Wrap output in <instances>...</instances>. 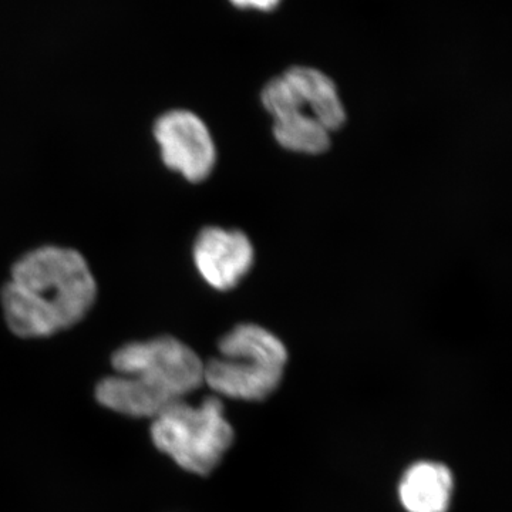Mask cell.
Returning a JSON list of instances; mask_svg holds the SVG:
<instances>
[{
    "label": "cell",
    "instance_id": "6da1fadb",
    "mask_svg": "<svg viewBox=\"0 0 512 512\" xmlns=\"http://www.w3.org/2000/svg\"><path fill=\"white\" fill-rule=\"evenodd\" d=\"M96 296V279L83 255L47 245L13 265L12 278L2 291L3 313L19 338H49L79 323Z\"/></svg>",
    "mask_w": 512,
    "mask_h": 512
},
{
    "label": "cell",
    "instance_id": "7a4b0ae2",
    "mask_svg": "<svg viewBox=\"0 0 512 512\" xmlns=\"http://www.w3.org/2000/svg\"><path fill=\"white\" fill-rule=\"evenodd\" d=\"M218 350L205 363L204 384L220 399L261 403L281 386L289 353L271 330L241 323L222 336Z\"/></svg>",
    "mask_w": 512,
    "mask_h": 512
},
{
    "label": "cell",
    "instance_id": "3957f363",
    "mask_svg": "<svg viewBox=\"0 0 512 512\" xmlns=\"http://www.w3.org/2000/svg\"><path fill=\"white\" fill-rule=\"evenodd\" d=\"M151 439L178 467L205 477L227 456L235 430L225 416L224 402L212 394L197 406L185 400L171 404L153 420Z\"/></svg>",
    "mask_w": 512,
    "mask_h": 512
},
{
    "label": "cell",
    "instance_id": "277c9868",
    "mask_svg": "<svg viewBox=\"0 0 512 512\" xmlns=\"http://www.w3.org/2000/svg\"><path fill=\"white\" fill-rule=\"evenodd\" d=\"M117 375L137 377L171 402H181L204 384L205 363L173 336L127 343L111 357Z\"/></svg>",
    "mask_w": 512,
    "mask_h": 512
},
{
    "label": "cell",
    "instance_id": "5b68a950",
    "mask_svg": "<svg viewBox=\"0 0 512 512\" xmlns=\"http://www.w3.org/2000/svg\"><path fill=\"white\" fill-rule=\"evenodd\" d=\"M262 104L272 117L288 110L311 114L330 133L345 124L346 110L338 87L330 77L312 67H292L266 84Z\"/></svg>",
    "mask_w": 512,
    "mask_h": 512
},
{
    "label": "cell",
    "instance_id": "8992f818",
    "mask_svg": "<svg viewBox=\"0 0 512 512\" xmlns=\"http://www.w3.org/2000/svg\"><path fill=\"white\" fill-rule=\"evenodd\" d=\"M154 138L163 163L190 183L210 177L217 164V147L207 124L188 110H171L158 117Z\"/></svg>",
    "mask_w": 512,
    "mask_h": 512
},
{
    "label": "cell",
    "instance_id": "52a82bcc",
    "mask_svg": "<svg viewBox=\"0 0 512 512\" xmlns=\"http://www.w3.org/2000/svg\"><path fill=\"white\" fill-rule=\"evenodd\" d=\"M195 268L211 288L227 292L248 275L254 265L251 239L238 229H202L192 248Z\"/></svg>",
    "mask_w": 512,
    "mask_h": 512
},
{
    "label": "cell",
    "instance_id": "ba28073f",
    "mask_svg": "<svg viewBox=\"0 0 512 512\" xmlns=\"http://www.w3.org/2000/svg\"><path fill=\"white\" fill-rule=\"evenodd\" d=\"M454 490L453 471L434 460L410 464L397 485L399 503L406 512H448Z\"/></svg>",
    "mask_w": 512,
    "mask_h": 512
},
{
    "label": "cell",
    "instance_id": "9c48e42d",
    "mask_svg": "<svg viewBox=\"0 0 512 512\" xmlns=\"http://www.w3.org/2000/svg\"><path fill=\"white\" fill-rule=\"evenodd\" d=\"M96 399L111 412L136 419L154 420L174 404L163 393L151 389L137 377L124 375L104 377L97 384Z\"/></svg>",
    "mask_w": 512,
    "mask_h": 512
},
{
    "label": "cell",
    "instance_id": "30bf717a",
    "mask_svg": "<svg viewBox=\"0 0 512 512\" xmlns=\"http://www.w3.org/2000/svg\"><path fill=\"white\" fill-rule=\"evenodd\" d=\"M275 140L279 146L293 153L318 156L330 147V131L311 114L302 111H284L274 116Z\"/></svg>",
    "mask_w": 512,
    "mask_h": 512
},
{
    "label": "cell",
    "instance_id": "8fae6325",
    "mask_svg": "<svg viewBox=\"0 0 512 512\" xmlns=\"http://www.w3.org/2000/svg\"><path fill=\"white\" fill-rule=\"evenodd\" d=\"M238 8H252L258 10H272L281 0H231Z\"/></svg>",
    "mask_w": 512,
    "mask_h": 512
}]
</instances>
